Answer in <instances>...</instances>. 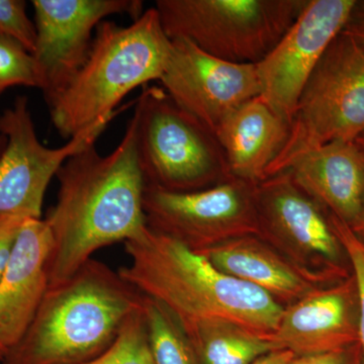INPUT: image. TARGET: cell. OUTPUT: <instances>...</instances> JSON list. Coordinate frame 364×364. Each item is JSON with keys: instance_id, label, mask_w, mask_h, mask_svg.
Here are the masks:
<instances>
[{"instance_id": "cell-1", "label": "cell", "mask_w": 364, "mask_h": 364, "mask_svg": "<svg viewBox=\"0 0 364 364\" xmlns=\"http://www.w3.org/2000/svg\"><path fill=\"white\" fill-rule=\"evenodd\" d=\"M95 145L69 157L56 176L57 202L45 219L49 287L65 282L100 249L139 238L148 228L133 119L111 154L102 156Z\"/></svg>"}, {"instance_id": "cell-2", "label": "cell", "mask_w": 364, "mask_h": 364, "mask_svg": "<svg viewBox=\"0 0 364 364\" xmlns=\"http://www.w3.org/2000/svg\"><path fill=\"white\" fill-rule=\"evenodd\" d=\"M130 263L119 273L166 308L182 328L232 326L272 335L284 310L272 294L222 272L188 245L147 228L124 243Z\"/></svg>"}, {"instance_id": "cell-3", "label": "cell", "mask_w": 364, "mask_h": 364, "mask_svg": "<svg viewBox=\"0 0 364 364\" xmlns=\"http://www.w3.org/2000/svg\"><path fill=\"white\" fill-rule=\"evenodd\" d=\"M142 294L91 258L62 284L49 287L23 336L2 364H85L117 339Z\"/></svg>"}, {"instance_id": "cell-4", "label": "cell", "mask_w": 364, "mask_h": 364, "mask_svg": "<svg viewBox=\"0 0 364 364\" xmlns=\"http://www.w3.org/2000/svg\"><path fill=\"white\" fill-rule=\"evenodd\" d=\"M170 50L155 7L128 26L102 21L85 64L49 105L55 129L71 139L116 112L131 91L161 78Z\"/></svg>"}, {"instance_id": "cell-5", "label": "cell", "mask_w": 364, "mask_h": 364, "mask_svg": "<svg viewBox=\"0 0 364 364\" xmlns=\"http://www.w3.org/2000/svg\"><path fill=\"white\" fill-rule=\"evenodd\" d=\"M132 119L146 186L193 193L231 177L215 133L179 107L162 87L143 88Z\"/></svg>"}, {"instance_id": "cell-6", "label": "cell", "mask_w": 364, "mask_h": 364, "mask_svg": "<svg viewBox=\"0 0 364 364\" xmlns=\"http://www.w3.org/2000/svg\"><path fill=\"white\" fill-rule=\"evenodd\" d=\"M308 0H157L163 30L208 55L237 64L267 56Z\"/></svg>"}, {"instance_id": "cell-7", "label": "cell", "mask_w": 364, "mask_h": 364, "mask_svg": "<svg viewBox=\"0 0 364 364\" xmlns=\"http://www.w3.org/2000/svg\"><path fill=\"white\" fill-rule=\"evenodd\" d=\"M364 133V53L342 31L314 69L296 105L289 138L268 170L287 171L299 157Z\"/></svg>"}, {"instance_id": "cell-8", "label": "cell", "mask_w": 364, "mask_h": 364, "mask_svg": "<svg viewBox=\"0 0 364 364\" xmlns=\"http://www.w3.org/2000/svg\"><path fill=\"white\" fill-rule=\"evenodd\" d=\"M122 109L102 117L63 147L51 149L38 139L28 98H16L0 116V134L7 140L0 156V214L41 219L46 191L53 177L69 157L95 143Z\"/></svg>"}, {"instance_id": "cell-9", "label": "cell", "mask_w": 364, "mask_h": 364, "mask_svg": "<svg viewBox=\"0 0 364 364\" xmlns=\"http://www.w3.org/2000/svg\"><path fill=\"white\" fill-rule=\"evenodd\" d=\"M256 186L234 176L193 193H171L146 186V224L152 231L200 252L223 235L256 227Z\"/></svg>"}, {"instance_id": "cell-10", "label": "cell", "mask_w": 364, "mask_h": 364, "mask_svg": "<svg viewBox=\"0 0 364 364\" xmlns=\"http://www.w3.org/2000/svg\"><path fill=\"white\" fill-rule=\"evenodd\" d=\"M355 4L356 0H308L293 26L256 64L259 97L287 123L293 122L301 91Z\"/></svg>"}, {"instance_id": "cell-11", "label": "cell", "mask_w": 364, "mask_h": 364, "mask_svg": "<svg viewBox=\"0 0 364 364\" xmlns=\"http://www.w3.org/2000/svg\"><path fill=\"white\" fill-rule=\"evenodd\" d=\"M37 32L33 52L41 90L52 104L83 66L92 45V32L107 16H142L141 0H33Z\"/></svg>"}, {"instance_id": "cell-12", "label": "cell", "mask_w": 364, "mask_h": 364, "mask_svg": "<svg viewBox=\"0 0 364 364\" xmlns=\"http://www.w3.org/2000/svg\"><path fill=\"white\" fill-rule=\"evenodd\" d=\"M159 81L179 107L215 135L232 112L260 95L256 64L215 58L184 39L171 40Z\"/></svg>"}, {"instance_id": "cell-13", "label": "cell", "mask_w": 364, "mask_h": 364, "mask_svg": "<svg viewBox=\"0 0 364 364\" xmlns=\"http://www.w3.org/2000/svg\"><path fill=\"white\" fill-rule=\"evenodd\" d=\"M50 249L45 220L26 219L0 280V363L28 330L49 289Z\"/></svg>"}, {"instance_id": "cell-14", "label": "cell", "mask_w": 364, "mask_h": 364, "mask_svg": "<svg viewBox=\"0 0 364 364\" xmlns=\"http://www.w3.org/2000/svg\"><path fill=\"white\" fill-rule=\"evenodd\" d=\"M294 183L354 229L364 198V156L354 142H332L306 153L287 170Z\"/></svg>"}, {"instance_id": "cell-15", "label": "cell", "mask_w": 364, "mask_h": 364, "mask_svg": "<svg viewBox=\"0 0 364 364\" xmlns=\"http://www.w3.org/2000/svg\"><path fill=\"white\" fill-rule=\"evenodd\" d=\"M289 131L291 124L259 97L242 105L215 131L230 176L254 184L267 179Z\"/></svg>"}, {"instance_id": "cell-16", "label": "cell", "mask_w": 364, "mask_h": 364, "mask_svg": "<svg viewBox=\"0 0 364 364\" xmlns=\"http://www.w3.org/2000/svg\"><path fill=\"white\" fill-rule=\"evenodd\" d=\"M350 289L313 294L284 311L269 338L279 349L301 356L343 350L358 338L352 322Z\"/></svg>"}, {"instance_id": "cell-17", "label": "cell", "mask_w": 364, "mask_h": 364, "mask_svg": "<svg viewBox=\"0 0 364 364\" xmlns=\"http://www.w3.org/2000/svg\"><path fill=\"white\" fill-rule=\"evenodd\" d=\"M255 188L256 210L273 231L299 247L330 259L338 256L339 242L318 203L294 183L287 172L268 177Z\"/></svg>"}, {"instance_id": "cell-18", "label": "cell", "mask_w": 364, "mask_h": 364, "mask_svg": "<svg viewBox=\"0 0 364 364\" xmlns=\"http://www.w3.org/2000/svg\"><path fill=\"white\" fill-rule=\"evenodd\" d=\"M202 251L218 269L268 293L296 296L305 284L294 270L268 254L244 244L212 246Z\"/></svg>"}, {"instance_id": "cell-19", "label": "cell", "mask_w": 364, "mask_h": 364, "mask_svg": "<svg viewBox=\"0 0 364 364\" xmlns=\"http://www.w3.org/2000/svg\"><path fill=\"white\" fill-rule=\"evenodd\" d=\"M200 364H252L279 349L270 338L232 326L182 328Z\"/></svg>"}, {"instance_id": "cell-20", "label": "cell", "mask_w": 364, "mask_h": 364, "mask_svg": "<svg viewBox=\"0 0 364 364\" xmlns=\"http://www.w3.org/2000/svg\"><path fill=\"white\" fill-rule=\"evenodd\" d=\"M141 311L155 363L200 364L178 321L166 308L142 294Z\"/></svg>"}, {"instance_id": "cell-21", "label": "cell", "mask_w": 364, "mask_h": 364, "mask_svg": "<svg viewBox=\"0 0 364 364\" xmlns=\"http://www.w3.org/2000/svg\"><path fill=\"white\" fill-rule=\"evenodd\" d=\"M85 364H156L148 344L141 303L127 318L114 343Z\"/></svg>"}, {"instance_id": "cell-22", "label": "cell", "mask_w": 364, "mask_h": 364, "mask_svg": "<svg viewBox=\"0 0 364 364\" xmlns=\"http://www.w3.org/2000/svg\"><path fill=\"white\" fill-rule=\"evenodd\" d=\"M18 85L41 90L39 68L32 53L18 41L0 35V93Z\"/></svg>"}, {"instance_id": "cell-23", "label": "cell", "mask_w": 364, "mask_h": 364, "mask_svg": "<svg viewBox=\"0 0 364 364\" xmlns=\"http://www.w3.org/2000/svg\"><path fill=\"white\" fill-rule=\"evenodd\" d=\"M329 223L340 245L348 254L355 274L359 304L358 339L360 343V364H364V241L359 238L350 226L336 215H330Z\"/></svg>"}, {"instance_id": "cell-24", "label": "cell", "mask_w": 364, "mask_h": 364, "mask_svg": "<svg viewBox=\"0 0 364 364\" xmlns=\"http://www.w3.org/2000/svg\"><path fill=\"white\" fill-rule=\"evenodd\" d=\"M0 35L18 41L33 54L37 32L35 23L26 14V1L0 0Z\"/></svg>"}, {"instance_id": "cell-25", "label": "cell", "mask_w": 364, "mask_h": 364, "mask_svg": "<svg viewBox=\"0 0 364 364\" xmlns=\"http://www.w3.org/2000/svg\"><path fill=\"white\" fill-rule=\"evenodd\" d=\"M26 219L28 218L18 215L0 214V280L6 272L16 239Z\"/></svg>"}, {"instance_id": "cell-26", "label": "cell", "mask_w": 364, "mask_h": 364, "mask_svg": "<svg viewBox=\"0 0 364 364\" xmlns=\"http://www.w3.org/2000/svg\"><path fill=\"white\" fill-rule=\"evenodd\" d=\"M342 31L348 33L364 53V0H356L355 6Z\"/></svg>"}, {"instance_id": "cell-27", "label": "cell", "mask_w": 364, "mask_h": 364, "mask_svg": "<svg viewBox=\"0 0 364 364\" xmlns=\"http://www.w3.org/2000/svg\"><path fill=\"white\" fill-rule=\"evenodd\" d=\"M291 364H348L346 349L324 352V353L311 354L294 358Z\"/></svg>"}, {"instance_id": "cell-28", "label": "cell", "mask_w": 364, "mask_h": 364, "mask_svg": "<svg viewBox=\"0 0 364 364\" xmlns=\"http://www.w3.org/2000/svg\"><path fill=\"white\" fill-rule=\"evenodd\" d=\"M296 354L287 349H277L258 358L252 364H291Z\"/></svg>"}, {"instance_id": "cell-29", "label": "cell", "mask_w": 364, "mask_h": 364, "mask_svg": "<svg viewBox=\"0 0 364 364\" xmlns=\"http://www.w3.org/2000/svg\"><path fill=\"white\" fill-rule=\"evenodd\" d=\"M354 232L358 235L359 238L363 239L364 241V198H363V212H361L360 220H359V223L358 226L354 228Z\"/></svg>"}, {"instance_id": "cell-30", "label": "cell", "mask_w": 364, "mask_h": 364, "mask_svg": "<svg viewBox=\"0 0 364 364\" xmlns=\"http://www.w3.org/2000/svg\"><path fill=\"white\" fill-rule=\"evenodd\" d=\"M354 143L358 146V149L360 150V152L363 153L364 156V133L363 135L359 136L358 138L354 141Z\"/></svg>"}, {"instance_id": "cell-31", "label": "cell", "mask_w": 364, "mask_h": 364, "mask_svg": "<svg viewBox=\"0 0 364 364\" xmlns=\"http://www.w3.org/2000/svg\"><path fill=\"white\" fill-rule=\"evenodd\" d=\"M7 144L6 136L1 135L0 134V156H1L2 153H4V149H6Z\"/></svg>"}]
</instances>
